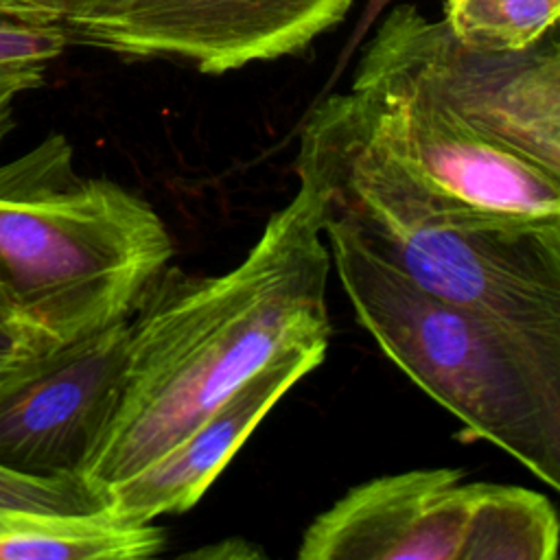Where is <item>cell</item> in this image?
Returning <instances> with one entry per match:
<instances>
[{
    "label": "cell",
    "mask_w": 560,
    "mask_h": 560,
    "mask_svg": "<svg viewBox=\"0 0 560 560\" xmlns=\"http://www.w3.org/2000/svg\"><path fill=\"white\" fill-rule=\"evenodd\" d=\"M330 267L317 201L302 182L234 269L210 276L168 262L129 315L122 392L83 477L107 490L280 354L328 346Z\"/></svg>",
    "instance_id": "cell-1"
},
{
    "label": "cell",
    "mask_w": 560,
    "mask_h": 560,
    "mask_svg": "<svg viewBox=\"0 0 560 560\" xmlns=\"http://www.w3.org/2000/svg\"><path fill=\"white\" fill-rule=\"evenodd\" d=\"M295 168L322 225L433 295L560 343V223L494 217L433 192L381 147L352 92L308 114Z\"/></svg>",
    "instance_id": "cell-2"
},
{
    "label": "cell",
    "mask_w": 560,
    "mask_h": 560,
    "mask_svg": "<svg viewBox=\"0 0 560 560\" xmlns=\"http://www.w3.org/2000/svg\"><path fill=\"white\" fill-rule=\"evenodd\" d=\"M322 232L354 317L381 350L470 438L558 490L560 343L424 291L341 228Z\"/></svg>",
    "instance_id": "cell-3"
},
{
    "label": "cell",
    "mask_w": 560,
    "mask_h": 560,
    "mask_svg": "<svg viewBox=\"0 0 560 560\" xmlns=\"http://www.w3.org/2000/svg\"><path fill=\"white\" fill-rule=\"evenodd\" d=\"M173 254L155 208L118 182L81 175L63 133L0 164V273L52 341L129 317Z\"/></svg>",
    "instance_id": "cell-4"
},
{
    "label": "cell",
    "mask_w": 560,
    "mask_h": 560,
    "mask_svg": "<svg viewBox=\"0 0 560 560\" xmlns=\"http://www.w3.org/2000/svg\"><path fill=\"white\" fill-rule=\"evenodd\" d=\"M354 81L413 90L468 127L560 173V50H477L411 4L387 13Z\"/></svg>",
    "instance_id": "cell-5"
},
{
    "label": "cell",
    "mask_w": 560,
    "mask_h": 560,
    "mask_svg": "<svg viewBox=\"0 0 560 560\" xmlns=\"http://www.w3.org/2000/svg\"><path fill=\"white\" fill-rule=\"evenodd\" d=\"M354 0H94L66 31L77 46L186 61L223 74L295 55Z\"/></svg>",
    "instance_id": "cell-6"
},
{
    "label": "cell",
    "mask_w": 560,
    "mask_h": 560,
    "mask_svg": "<svg viewBox=\"0 0 560 560\" xmlns=\"http://www.w3.org/2000/svg\"><path fill=\"white\" fill-rule=\"evenodd\" d=\"M350 92L381 147L433 192L494 217L560 223V173L402 85L352 81Z\"/></svg>",
    "instance_id": "cell-7"
},
{
    "label": "cell",
    "mask_w": 560,
    "mask_h": 560,
    "mask_svg": "<svg viewBox=\"0 0 560 560\" xmlns=\"http://www.w3.org/2000/svg\"><path fill=\"white\" fill-rule=\"evenodd\" d=\"M129 317L39 352L0 381V464L83 475L116 411Z\"/></svg>",
    "instance_id": "cell-8"
},
{
    "label": "cell",
    "mask_w": 560,
    "mask_h": 560,
    "mask_svg": "<svg viewBox=\"0 0 560 560\" xmlns=\"http://www.w3.org/2000/svg\"><path fill=\"white\" fill-rule=\"evenodd\" d=\"M472 483L459 468H416L350 488L302 534L300 560H457Z\"/></svg>",
    "instance_id": "cell-9"
},
{
    "label": "cell",
    "mask_w": 560,
    "mask_h": 560,
    "mask_svg": "<svg viewBox=\"0 0 560 560\" xmlns=\"http://www.w3.org/2000/svg\"><path fill=\"white\" fill-rule=\"evenodd\" d=\"M326 350L293 348L249 376L160 457L107 486V512L120 521L151 523L190 510L271 407L324 361Z\"/></svg>",
    "instance_id": "cell-10"
},
{
    "label": "cell",
    "mask_w": 560,
    "mask_h": 560,
    "mask_svg": "<svg viewBox=\"0 0 560 560\" xmlns=\"http://www.w3.org/2000/svg\"><path fill=\"white\" fill-rule=\"evenodd\" d=\"M151 523L98 514H42L0 508V560H136L164 549Z\"/></svg>",
    "instance_id": "cell-11"
},
{
    "label": "cell",
    "mask_w": 560,
    "mask_h": 560,
    "mask_svg": "<svg viewBox=\"0 0 560 560\" xmlns=\"http://www.w3.org/2000/svg\"><path fill=\"white\" fill-rule=\"evenodd\" d=\"M558 514L529 488L472 481L457 560H556Z\"/></svg>",
    "instance_id": "cell-12"
},
{
    "label": "cell",
    "mask_w": 560,
    "mask_h": 560,
    "mask_svg": "<svg viewBox=\"0 0 560 560\" xmlns=\"http://www.w3.org/2000/svg\"><path fill=\"white\" fill-rule=\"evenodd\" d=\"M560 0H446L444 24L477 50H523L553 31Z\"/></svg>",
    "instance_id": "cell-13"
},
{
    "label": "cell",
    "mask_w": 560,
    "mask_h": 560,
    "mask_svg": "<svg viewBox=\"0 0 560 560\" xmlns=\"http://www.w3.org/2000/svg\"><path fill=\"white\" fill-rule=\"evenodd\" d=\"M68 46L59 24L0 15V144L13 129L18 96L39 88L48 66Z\"/></svg>",
    "instance_id": "cell-14"
},
{
    "label": "cell",
    "mask_w": 560,
    "mask_h": 560,
    "mask_svg": "<svg viewBox=\"0 0 560 560\" xmlns=\"http://www.w3.org/2000/svg\"><path fill=\"white\" fill-rule=\"evenodd\" d=\"M0 508L42 514L107 512L109 494L83 475H28L0 464Z\"/></svg>",
    "instance_id": "cell-15"
},
{
    "label": "cell",
    "mask_w": 560,
    "mask_h": 560,
    "mask_svg": "<svg viewBox=\"0 0 560 560\" xmlns=\"http://www.w3.org/2000/svg\"><path fill=\"white\" fill-rule=\"evenodd\" d=\"M55 346L61 343L28 322H0V381L26 359Z\"/></svg>",
    "instance_id": "cell-16"
},
{
    "label": "cell",
    "mask_w": 560,
    "mask_h": 560,
    "mask_svg": "<svg viewBox=\"0 0 560 560\" xmlns=\"http://www.w3.org/2000/svg\"><path fill=\"white\" fill-rule=\"evenodd\" d=\"M35 11H39L48 22L66 28L94 2V0H18ZM68 37V35H66Z\"/></svg>",
    "instance_id": "cell-17"
},
{
    "label": "cell",
    "mask_w": 560,
    "mask_h": 560,
    "mask_svg": "<svg viewBox=\"0 0 560 560\" xmlns=\"http://www.w3.org/2000/svg\"><path fill=\"white\" fill-rule=\"evenodd\" d=\"M389 2H392V0H368L363 13H361V18H359V24H357V28H354V33H352V39H350V44H348V50L354 48V46L363 39V35L368 33V28L374 24V20L383 13V9H385Z\"/></svg>",
    "instance_id": "cell-18"
},
{
    "label": "cell",
    "mask_w": 560,
    "mask_h": 560,
    "mask_svg": "<svg viewBox=\"0 0 560 560\" xmlns=\"http://www.w3.org/2000/svg\"><path fill=\"white\" fill-rule=\"evenodd\" d=\"M0 322H28L22 313H20V308H18V304L13 302V295H11V291H9V287H7V282H4V278H2V273H0ZM28 324H33V322H28ZM35 326V324H33ZM44 332V330H42ZM57 343V341H55Z\"/></svg>",
    "instance_id": "cell-19"
},
{
    "label": "cell",
    "mask_w": 560,
    "mask_h": 560,
    "mask_svg": "<svg viewBox=\"0 0 560 560\" xmlns=\"http://www.w3.org/2000/svg\"><path fill=\"white\" fill-rule=\"evenodd\" d=\"M0 15H13V18L31 20V22H48L39 11L31 9V7H26V4H22L18 0H0Z\"/></svg>",
    "instance_id": "cell-20"
}]
</instances>
